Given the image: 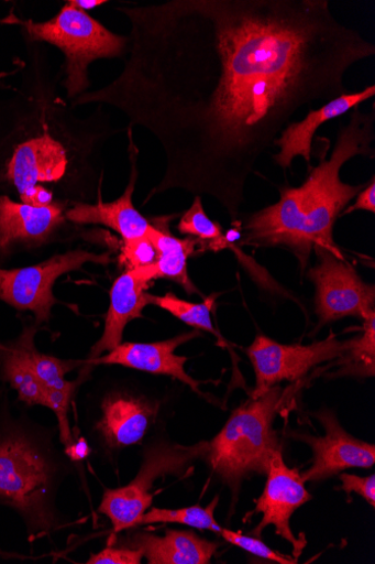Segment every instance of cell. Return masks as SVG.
I'll use <instances>...</instances> for the list:
<instances>
[{"mask_svg":"<svg viewBox=\"0 0 375 564\" xmlns=\"http://www.w3.org/2000/svg\"><path fill=\"white\" fill-rule=\"evenodd\" d=\"M120 545L141 550L148 564H208L219 549L217 542L177 530H167L164 536L136 533Z\"/></svg>","mask_w":375,"mask_h":564,"instance_id":"20","label":"cell"},{"mask_svg":"<svg viewBox=\"0 0 375 564\" xmlns=\"http://www.w3.org/2000/svg\"><path fill=\"white\" fill-rule=\"evenodd\" d=\"M342 480V490L349 496L352 492L360 495L373 508L375 507V476L359 477L349 474L340 476Z\"/></svg>","mask_w":375,"mask_h":564,"instance_id":"29","label":"cell"},{"mask_svg":"<svg viewBox=\"0 0 375 564\" xmlns=\"http://www.w3.org/2000/svg\"><path fill=\"white\" fill-rule=\"evenodd\" d=\"M343 348L344 343L333 333L326 340L310 345H284L258 335L246 349L256 381L252 399L283 381L298 382L317 366L337 360Z\"/></svg>","mask_w":375,"mask_h":564,"instance_id":"11","label":"cell"},{"mask_svg":"<svg viewBox=\"0 0 375 564\" xmlns=\"http://www.w3.org/2000/svg\"><path fill=\"white\" fill-rule=\"evenodd\" d=\"M40 557H42V556H33V555L23 554L20 552H13V551H7L3 549H0V558H2V560H20V561L33 560V561H35V560H38Z\"/></svg>","mask_w":375,"mask_h":564,"instance_id":"33","label":"cell"},{"mask_svg":"<svg viewBox=\"0 0 375 564\" xmlns=\"http://www.w3.org/2000/svg\"><path fill=\"white\" fill-rule=\"evenodd\" d=\"M0 24L20 26L25 42L46 43L62 51L65 57L62 86L69 101L90 88L88 69L93 62L124 58L128 51V36L106 29L70 2L48 21H24L11 13Z\"/></svg>","mask_w":375,"mask_h":564,"instance_id":"6","label":"cell"},{"mask_svg":"<svg viewBox=\"0 0 375 564\" xmlns=\"http://www.w3.org/2000/svg\"><path fill=\"white\" fill-rule=\"evenodd\" d=\"M112 252H92L71 249L34 265L0 269V301L20 313H31L38 327L52 317V307L59 303L55 295L56 282L63 275L81 270L86 264L109 265Z\"/></svg>","mask_w":375,"mask_h":564,"instance_id":"8","label":"cell"},{"mask_svg":"<svg viewBox=\"0 0 375 564\" xmlns=\"http://www.w3.org/2000/svg\"><path fill=\"white\" fill-rule=\"evenodd\" d=\"M68 205L52 203L37 208L0 195V269L21 253H33L74 238L79 226L66 218Z\"/></svg>","mask_w":375,"mask_h":564,"instance_id":"9","label":"cell"},{"mask_svg":"<svg viewBox=\"0 0 375 564\" xmlns=\"http://www.w3.org/2000/svg\"><path fill=\"white\" fill-rule=\"evenodd\" d=\"M41 327L24 323L22 333L13 340L0 341V381L18 393L25 406H46L42 386L34 370L32 352Z\"/></svg>","mask_w":375,"mask_h":564,"instance_id":"19","label":"cell"},{"mask_svg":"<svg viewBox=\"0 0 375 564\" xmlns=\"http://www.w3.org/2000/svg\"><path fill=\"white\" fill-rule=\"evenodd\" d=\"M5 388H0V394H2Z\"/></svg>","mask_w":375,"mask_h":564,"instance_id":"34","label":"cell"},{"mask_svg":"<svg viewBox=\"0 0 375 564\" xmlns=\"http://www.w3.org/2000/svg\"><path fill=\"white\" fill-rule=\"evenodd\" d=\"M153 281L147 267L126 270L115 280L110 292L111 303L104 318L103 334L85 362H91L104 351L120 346L129 323L144 318V307L151 304L147 290Z\"/></svg>","mask_w":375,"mask_h":564,"instance_id":"17","label":"cell"},{"mask_svg":"<svg viewBox=\"0 0 375 564\" xmlns=\"http://www.w3.org/2000/svg\"><path fill=\"white\" fill-rule=\"evenodd\" d=\"M344 343L331 378H368L375 375V313L364 319L363 333Z\"/></svg>","mask_w":375,"mask_h":564,"instance_id":"22","label":"cell"},{"mask_svg":"<svg viewBox=\"0 0 375 564\" xmlns=\"http://www.w3.org/2000/svg\"><path fill=\"white\" fill-rule=\"evenodd\" d=\"M356 200L350 208H348L341 216L350 215L354 212H367L375 214V178H371V182L356 195Z\"/></svg>","mask_w":375,"mask_h":564,"instance_id":"30","label":"cell"},{"mask_svg":"<svg viewBox=\"0 0 375 564\" xmlns=\"http://www.w3.org/2000/svg\"><path fill=\"white\" fill-rule=\"evenodd\" d=\"M315 417L323 425L326 435H296L313 451L310 469L301 475L304 482L329 479L351 468L370 469L375 464V446L349 434L330 410H320Z\"/></svg>","mask_w":375,"mask_h":564,"instance_id":"12","label":"cell"},{"mask_svg":"<svg viewBox=\"0 0 375 564\" xmlns=\"http://www.w3.org/2000/svg\"><path fill=\"white\" fill-rule=\"evenodd\" d=\"M375 113L355 108L341 127L330 160L321 158L299 187H284L280 199L251 215L242 227L241 243L253 247H284L293 251L304 271L316 247L345 260L334 240V226L349 203L365 187L342 182L343 166L357 156L373 158Z\"/></svg>","mask_w":375,"mask_h":564,"instance_id":"3","label":"cell"},{"mask_svg":"<svg viewBox=\"0 0 375 564\" xmlns=\"http://www.w3.org/2000/svg\"><path fill=\"white\" fill-rule=\"evenodd\" d=\"M26 43L20 82L0 99V195L32 207L101 200L102 150L123 132L103 107L78 116L42 43Z\"/></svg>","mask_w":375,"mask_h":564,"instance_id":"2","label":"cell"},{"mask_svg":"<svg viewBox=\"0 0 375 564\" xmlns=\"http://www.w3.org/2000/svg\"><path fill=\"white\" fill-rule=\"evenodd\" d=\"M100 420L92 427V434L102 448L120 451L143 441L155 422L157 405L144 398L126 392H111L101 404Z\"/></svg>","mask_w":375,"mask_h":564,"instance_id":"15","label":"cell"},{"mask_svg":"<svg viewBox=\"0 0 375 564\" xmlns=\"http://www.w3.org/2000/svg\"><path fill=\"white\" fill-rule=\"evenodd\" d=\"M294 387H274L260 398L251 399L238 408L224 429L208 442L205 457L233 492L252 474L266 475L272 458L280 448L273 425Z\"/></svg>","mask_w":375,"mask_h":564,"instance_id":"5","label":"cell"},{"mask_svg":"<svg viewBox=\"0 0 375 564\" xmlns=\"http://www.w3.org/2000/svg\"><path fill=\"white\" fill-rule=\"evenodd\" d=\"M207 449L208 442L190 446L166 441L151 444L144 451L137 476L124 487L107 489L98 511L110 519L115 533L136 528L152 506L154 495L150 490L155 481L168 476L188 477Z\"/></svg>","mask_w":375,"mask_h":564,"instance_id":"7","label":"cell"},{"mask_svg":"<svg viewBox=\"0 0 375 564\" xmlns=\"http://www.w3.org/2000/svg\"><path fill=\"white\" fill-rule=\"evenodd\" d=\"M216 295L206 299L202 303H192L179 299L169 292L164 296L151 294V304L164 310L196 330H203L219 335L211 322V311Z\"/></svg>","mask_w":375,"mask_h":564,"instance_id":"24","label":"cell"},{"mask_svg":"<svg viewBox=\"0 0 375 564\" xmlns=\"http://www.w3.org/2000/svg\"><path fill=\"white\" fill-rule=\"evenodd\" d=\"M129 160L131 175L129 184L121 197L113 202L79 203L73 205L66 213L69 223L76 226L99 225L118 232L123 241H131L146 237L152 224L134 207L133 194L135 192L139 170V149L134 142L133 130L128 128Z\"/></svg>","mask_w":375,"mask_h":564,"instance_id":"16","label":"cell"},{"mask_svg":"<svg viewBox=\"0 0 375 564\" xmlns=\"http://www.w3.org/2000/svg\"><path fill=\"white\" fill-rule=\"evenodd\" d=\"M55 437L26 414L14 415L7 389L0 394V506L21 518L30 543L68 525L57 499L73 463Z\"/></svg>","mask_w":375,"mask_h":564,"instance_id":"4","label":"cell"},{"mask_svg":"<svg viewBox=\"0 0 375 564\" xmlns=\"http://www.w3.org/2000/svg\"><path fill=\"white\" fill-rule=\"evenodd\" d=\"M157 260V251L147 237L124 241L120 262L128 270L151 265Z\"/></svg>","mask_w":375,"mask_h":564,"instance_id":"27","label":"cell"},{"mask_svg":"<svg viewBox=\"0 0 375 564\" xmlns=\"http://www.w3.org/2000/svg\"><path fill=\"white\" fill-rule=\"evenodd\" d=\"M168 220L154 219L152 228L146 237L152 241L157 260L148 265L153 280L168 279L179 284L188 294H199L200 291L192 283L188 274V260L196 252V247L201 246L197 238H177L169 231Z\"/></svg>","mask_w":375,"mask_h":564,"instance_id":"21","label":"cell"},{"mask_svg":"<svg viewBox=\"0 0 375 564\" xmlns=\"http://www.w3.org/2000/svg\"><path fill=\"white\" fill-rule=\"evenodd\" d=\"M266 476L264 491L253 511L260 512L263 519L252 534L260 536L265 528L275 527L277 535L293 545L297 557L306 542L295 536L290 520L299 507L311 500V495L307 491L299 471L286 466L282 449L273 456Z\"/></svg>","mask_w":375,"mask_h":564,"instance_id":"13","label":"cell"},{"mask_svg":"<svg viewBox=\"0 0 375 564\" xmlns=\"http://www.w3.org/2000/svg\"><path fill=\"white\" fill-rule=\"evenodd\" d=\"M178 230L183 235L199 239L203 248L217 251L227 248L228 240L223 228L208 218L200 196H195L190 209L180 219Z\"/></svg>","mask_w":375,"mask_h":564,"instance_id":"25","label":"cell"},{"mask_svg":"<svg viewBox=\"0 0 375 564\" xmlns=\"http://www.w3.org/2000/svg\"><path fill=\"white\" fill-rule=\"evenodd\" d=\"M64 452L73 464H79L91 455V447L84 437H80L75 440L71 445L65 447Z\"/></svg>","mask_w":375,"mask_h":564,"instance_id":"31","label":"cell"},{"mask_svg":"<svg viewBox=\"0 0 375 564\" xmlns=\"http://www.w3.org/2000/svg\"><path fill=\"white\" fill-rule=\"evenodd\" d=\"M318 264L308 272L316 289L315 313L318 328L345 317L363 321L375 313V289L357 275L354 268L321 247L313 249Z\"/></svg>","mask_w":375,"mask_h":564,"instance_id":"10","label":"cell"},{"mask_svg":"<svg viewBox=\"0 0 375 564\" xmlns=\"http://www.w3.org/2000/svg\"><path fill=\"white\" fill-rule=\"evenodd\" d=\"M220 498L213 500L206 507L195 505L179 509H166L150 507L137 527H145L152 524H180L194 529L210 531L217 534L222 533L223 528L216 520V510L219 506Z\"/></svg>","mask_w":375,"mask_h":564,"instance_id":"23","label":"cell"},{"mask_svg":"<svg viewBox=\"0 0 375 564\" xmlns=\"http://www.w3.org/2000/svg\"><path fill=\"white\" fill-rule=\"evenodd\" d=\"M70 3L77 9L88 12L95 8L107 4V0H70Z\"/></svg>","mask_w":375,"mask_h":564,"instance_id":"32","label":"cell"},{"mask_svg":"<svg viewBox=\"0 0 375 564\" xmlns=\"http://www.w3.org/2000/svg\"><path fill=\"white\" fill-rule=\"evenodd\" d=\"M374 96L375 86L371 85L361 91L341 95L319 109L309 111L304 120L291 122L276 141V147L280 148L274 156L277 165L288 170L297 158H302L310 165L312 139L317 130L324 123L351 112Z\"/></svg>","mask_w":375,"mask_h":564,"instance_id":"18","label":"cell"},{"mask_svg":"<svg viewBox=\"0 0 375 564\" xmlns=\"http://www.w3.org/2000/svg\"><path fill=\"white\" fill-rule=\"evenodd\" d=\"M143 553L139 549H131L123 545L107 546L102 551L91 554L87 564H141Z\"/></svg>","mask_w":375,"mask_h":564,"instance_id":"28","label":"cell"},{"mask_svg":"<svg viewBox=\"0 0 375 564\" xmlns=\"http://www.w3.org/2000/svg\"><path fill=\"white\" fill-rule=\"evenodd\" d=\"M123 69L70 100L111 107L163 148L166 171L145 202L181 189L216 198L233 221L245 185L297 113L348 94L346 73L374 43L329 0H169L123 6Z\"/></svg>","mask_w":375,"mask_h":564,"instance_id":"1","label":"cell"},{"mask_svg":"<svg viewBox=\"0 0 375 564\" xmlns=\"http://www.w3.org/2000/svg\"><path fill=\"white\" fill-rule=\"evenodd\" d=\"M221 536L229 543L255 555L261 558L271 560L280 564H295L298 563V558H291L286 555H282L278 552L272 550L261 540L242 535L240 533L223 529Z\"/></svg>","mask_w":375,"mask_h":564,"instance_id":"26","label":"cell"},{"mask_svg":"<svg viewBox=\"0 0 375 564\" xmlns=\"http://www.w3.org/2000/svg\"><path fill=\"white\" fill-rule=\"evenodd\" d=\"M198 330L178 335L172 339L156 343H124L101 355L91 362H84L90 368L96 366H121L124 368L167 376L188 386L195 393L202 395L200 381L192 379L185 370L188 357L176 355V349L199 337Z\"/></svg>","mask_w":375,"mask_h":564,"instance_id":"14","label":"cell"}]
</instances>
